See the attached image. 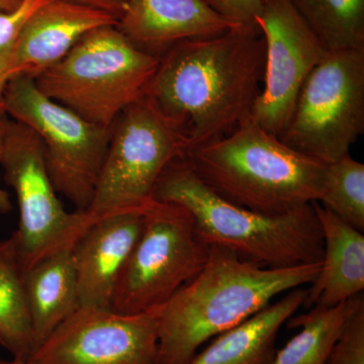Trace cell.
Wrapping results in <instances>:
<instances>
[{
    "label": "cell",
    "mask_w": 364,
    "mask_h": 364,
    "mask_svg": "<svg viewBox=\"0 0 364 364\" xmlns=\"http://www.w3.org/2000/svg\"><path fill=\"white\" fill-rule=\"evenodd\" d=\"M264 68L259 26H238L170 48L143 97L189 152L229 135L251 117Z\"/></svg>",
    "instance_id": "cell-1"
},
{
    "label": "cell",
    "mask_w": 364,
    "mask_h": 364,
    "mask_svg": "<svg viewBox=\"0 0 364 364\" xmlns=\"http://www.w3.org/2000/svg\"><path fill=\"white\" fill-rule=\"evenodd\" d=\"M321 264L263 267L212 245L200 272L148 312L157 328V364L188 363L203 344L252 317L272 299L312 284Z\"/></svg>",
    "instance_id": "cell-2"
},
{
    "label": "cell",
    "mask_w": 364,
    "mask_h": 364,
    "mask_svg": "<svg viewBox=\"0 0 364 364\" xmlns=\"http://www.w3.org/2000/svg\"><path fill=\"white\" fill-rule=\"evenodd\" d=\"M186 159L218 195L259 214H287L324 193L327 165L291 149L251 117Z\"/></svg>",
    "instance_id": "cell-3"
},
{
    "label": "cell",
    "mask_w": 364,
    "mask_h": 364,
    "mask_svg": "<svg viewBox=\"0 0 364 364\" xmlns=\"http://www.w3.org/2000/svg\"><path fill=\"white\" fill-rule=\"evenodd\" d=\"M153 200L181 205L207 243L233 251L261 267L287 268L322 262L324 243L312 203L284 215L253 212L208 188L186 157L166 167Z\"/></svg>",
    "instance_id": "cell-4"
},
{
    "label": "cell",
    "mask_w": 364,
    "mask_h": 364,
    "mask_svg": "<svg viewBox=\"0 0 364 364\" xmlns=\"http://www.w3.org/2000/svg\"><path fill=\"white\" fill-rule=\"evenodd\" d=\"M158 65V57L139 50L117 26H98L35 82L45 95L86 121L111 127L145 95Z\"/></svg>",
    "instance_id": "cell-5"
},
{
    "label": "cell",
    "mask_w": 364,
    "mask_h": 364,
    "mask_svg": "<svg viewBox=\"0 0 364 364\" xmlns=\"http://www.w3.org/2000/svg\"><path fill=\"white\" fill-rule=\"evenodd\" d=\"M143 214L142 233L114 287V312L148 313L161 306L200 272L210 256L212 245L181 205L153 200Z\"/></svg>",
    "instance_id": "cell-6"
},
{
    "label": "cell",
    "mask_w": 364,
    "mask_h": 364,
    "mask_svg": "<svg viewBox=\"0 0 364 364\" xmlns=\"http://www.w3.org/2000/svg\"><path fill=\"white\" fill-rule=\"evenodd\" d=\"M364 132V49L328 52L301 86L279 140L323 164L338 161Z\"/></svg>",
    "instance_id": "cell-7"
},
{
    "label": "cell",
    "mask_w": 364,
    "mask_h": 364,
    "mask_svg": "<svg viewBox=\"0 0 364 364\" xmlns=\"http://www.w3.org/2000/svg\"><path fill=\"white\" fill-rule=\"evenodd\" d=\"M4 97L6 116L39 136L57 193L76 210H87L109 148L111 127L90 123L54 102L32 78L9 79Z\"/></svg>",
    "instance_id": "cell-8"
},
{
    "label": "cell",
    "mask_w": 364,
    "mask_h": 364,
    "mask_svg": "<svg viewBox=\"0 0 364 364\" xmlns=\"http://www.w3.org/2000/svg\"><path fill=\"white\" fill-rule=\"evenodd\" d=\"M188 148L176 131L142 97L111 124V138L90 207L93 221L124 212H143L170 163Z\"/></svg>",
    "instance_id": "cell-9"
},
{
    "label": "cell",
    "mask_w": 364,
    "mask_h": 364,
    "mask_svg": "<svg viewBox=\"0 0 364 364\" xmlns=\"http://www.w3.org/2000/svg\"><path fill=\"white\" fill-rule=\"evenodd\" d=\"M0 166L18 200L20 222L14 234L25 270L73 248L95 223L85 210L69 213L64 208L50 178L39 136L14 119H6Z\"/></svg>",
    "instance_id": "cell-10"
},
{
    "label": "cell",
    "mask_w": 364,
    "mask_h": 364,
    "mask_svg": "<svg viewBox=\"0 0 364 364\" xmlns=\"http://www.w3.org/2000/svg\"><path fill=\"white\" fill-rule=\"evenodd\" d=\"M150 313L79 306L33 351L26 364H157Z\"/></svg>",
    "instance_id": "cell-11"
},
{
    "label": "cell",
    "mask_w": 364,
    "mask_h": 364,
    "mask_svg": "<svg viewBox=\"0 0 364 364\" xmlns=\"http://www.w3.org/2000/svg\"><path fill=\"white\" fill-rule=\"evenodd\" d=\"M258 26L265 43L262 90L251 117L279 138L301 86L328 51L291 0H262Z\"/></svg>",
    "instance_id": "cell-12"
},
{
    "label": "cell",
    "mask_w": 364,
    "mask_h": 364,
    "mask_svg": "<svg viewBox=\"0 0 364 364\" xmlns=\"http://www.w3.org/2000/svg\"><path fill=\"white\" fill-rule=\"evenodd\" d=\"M117 23L111 14L66 0L46 2L21 28L9 65V79L36 80L61 61L86 33Z\"/></svg>",
    "instance_id": "cell-13"
},
{
    "label": "cell",
    "mask_w": 364,
    "mask_h": 364,
    "mask_svg": "<svg viewBox=\"0 0 364 364\" xmlns=\"http://www.w3.org/2000/svg\"><path fill=\"white\" fill-rule=\"evenodd\" d=\"M117 26L139 50L160 58L183 41L217 37L243 26L203 0H128Z\"/></svg>",
    "instance_id": "cell-14"
},
{
    "label": "cell",
    "mask_w": 364,
    "mask_h": 364,
    "mask_svg": "<svg viewBox=\"0 0 364 364\" xmlns=\"http://www.w3.org/2000/svg\"><path fill=\"white\" fill-rule=\"evenodd\" d=\"M144 228L143 212L117 213L91 225L73 248L79 306L112 309L114 287Z\"/></svg>",
    "instance_id": "cell-15"
},
{
    "label": "cell",
    "mask_w": 364,
    "mask_h": 364,
    "mask_svg": "<svg viewBox=\"0 0 364 364\" xmlns=\"http://www.w3.org/2000/svg\"><path fill=\"white\" fill-rule=\"evenodd\" d=\"M322 231V264L304 306H334L363 294L364 236L318 202L312 203Z\"/></svg>",
    "instance_id": "cell-16"
},
{
    "label": "cell",
    "mask_w": 364,
    "mask_h": 364,
    "mask_svg": "<svg viewBox=\"0 0 364 364\" xmlns=\"http://www.w3.org/2000/svg\"><path fill=\"white\" fill-rule=\"evenodd\" d=\"M306 289H291L231 329L213 338L186 364H268L274 356L280 328L303 306Z\"/></svg>",
    "instance_id": "cell-17"
},
{
    "label": "cell",
    "mask_w": 364,
    "mask_h": 364,
    "mask_svg": "<svg viewBox=\"0 0 364 364\" xmlns=\"http://www.w3.org/2000/svg\"><path fill=\"white\" fill-rule=\"evenodd\" d=\"M73 248L48 256L25 272L35 349L79 306Z\"/></svg>",
    "instance_id": "cell-18"
},
{
    "label": "cell",
    "mask_w": 364,
    "mask_h": 364,
    "mask_svg": "<svg viewBox=\"0 0 364 364\" xmlns=\"http://www.w3.org/2000/svg\"><path fill=\"white\" fill-rule=\"evenodd\" d=\"M25 272L13 233L0 240V345L23 361L35 350Z\"/></svg>",
    "instance_id": "cell-19"
},
{
    "label": "cell",
    "mask_w": 364,
    "mask_h": 364,
    "mask_svg": "<svg viewBox=\"0 0 364 364\" xmlns=\"http://www.w3.org/2000/svg\"><path fill=\"white\" fill-rule=\"evenodd\" d=\"M363 301L359 294L339 305L312 306L308 313L289 318L287 327L301 331L275 351L268 364H326L351 314Z\"/></svg>",
    "instance_id": "cell-20"
},
{
    "label": "cell",
    "mask_w": 364,
    "mask_h": 364,
    "mask_svg": "<svg viewBox=\"0 0 364 364\" xmlns=\"http://www.w3.org/2000/svg\"><path fill=\"white\" fill-rule=\"evenodd\" d=\"M328 52L364 49V0H291Z\"/></svg>",
    "instance_id": "cell-21"
},
{
    "label": "cell",
    "mask_w": 364,
    "mask_h": 364,
    "mask_svg": "<svg viewBox=\"0 0 364 364\" xmlns=\"http://www.w3.org/2000/svg\"><path fill=\"white\" fill-rule=\"evenodd\" d=\"M322 207L364 231V165L350 155L327 165L324 193L318 202Z\"/></svg>",
    "instance_id": "cell-22"
},
{
    "label": "cell",
    "mask_w": 364,
    "mask_h": 364,
    "mask_svg": "<svg viewBox=\"0 0 364 364\" xmlns=\"http://www.w3.org/2000/svg\"><path fill=\"white\" fill-rule=\"evenodd\" d=\"M50 0H23L11 13H0V121L6 119V90L14 44L21 28L31 14Z\"/></svg>",
    "instance_id": "cell-23"
},
{
    "label": "cell",
    "mask_w": 364,
    "mask_h": 364,
    "mask_svg": "<svg viewBox=\"0 0 364 364\" xmlns=\"http://www.w3.org/2000/svg\"><path fill=\"white\" fill-rule=\"evenodd\" d=\"M326 364H364V301L351 314Z\"/></svg>",
    "instance_id": "cell-24"
},
{
    "label": "cell",
    "mask_w": 364,
    "mask_h": 364,
    "mask_svg": "<svg viewBox=\"0 0 364 364\" xmlns=\"http://www.w3.org/2000/svg\"><path fill=\"white\" fill-rule=\"evenodd\" d=\"M215 13L225 18L245 26H257L262 9V0H203Z\"/></svg>",
    "instance_id": "cell-25"
},
{
    "label": "cell",
    "mask_w": 364,
    "mask_h": 364,
    "mask_svg": "<svg viewBox=\"0 0 364 364\" xmlns=\"http://www.w3.org/2000/svg\"><path fill=\"white\" fill-rule=\"evenodd\" d=\"M66 1L104 11L114 16L119 21L126 11L128 0H66Z\"/></svg>",
    "instance_id": "cell-26"
},
{
    "label": "cell",
    "mask_w": 364,
    "mask_h": 364,
    "mask_svg": "<svg viewBox=\"0 0 364 364\" xmlns=\"http://www.w3.org/2000/svg\"><path fill=\"white\" fill-rule=\"evenodd\" d=\"M6 119L0 121V164H1L2 154H4V136H6ZM11 196L4 189L0 188V214H9L13 210Z\"/></svg>",
    "instance_id": "cell-27"
},
{
    "label": "cell",
    "mask_w": 364,
    "mask_h": 364,
    "mask_svg": "<svg viewBox=\"0 0 364 364\" xmlns=\"http://www.w3.org/2000/svg\"><path fill=\"white\" fill-rule=\"evenodd\" d=\"M23 0H0V13H11L21 6Z\"/></svg>",
    "instance_id": "cell-28"
},
{
    "label": "cell",
    "mask_w": 364,
    "mask_h": 364,
    "mask_svg": "<svg viewBox=\"0 0 364 364\" xmlns=\"http://www.w3.org/2000/svg\"><path fill=\"white\" fill-rule=\"evenodd\" d=\"M0 364H26L25 361L21 360V359L18 358H11L9 359H1L0 358Z\"/></svg>",
    "instance_id": "cell-29"
}]
</instances>
